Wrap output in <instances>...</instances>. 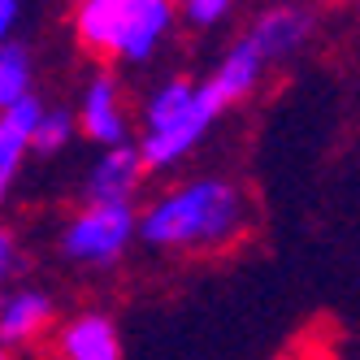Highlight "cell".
Instances as JSON below:
<instances>
[{
    "mask_svg": "<svg viewBox=\"0 0 360 360\" xmlns=\"http://www.w3.org/2000/svg\"><path fill=\"white\" fill-rule=\"evenodd\" d=\"M18 22H22V0H0V44L18 39Z\"/></svg>",
    "mask_w": 360,
    "mask_h": 360,
    "instance_id": "16",
    "label": "cell"
},
{
    "mask_svg": "<svg viewBox=\"0 0 360 360\" xmlns=\"http://www.w3.org/2000/svg\"><path fill=\"white\" fill-rule=\"evenodd\" d=\"M265 74H269V65L261 61V53L252 48L248 35H239V39L221 53V61L213 65L209 79H204V87H209V91L217 96V105L230 113L235 105H243V100H248L256 87H261Z\"/></svg>",
    "mask_w": 360,
    "mask_h": 360,
    "instance_id": "11",
    "label": "cell"
},
{
    "mask_svg": "<svg viewBox=\"0 0 360 360\" xmlns=\"http://www.w3.org/2000/svg\"><path fill=\"white\" fill-rule=\"evenodd\" d=\"M22 274H27V243L9 221H0V300L22 282Z\"/></svg>",
    "mask_w": 360,
    "mask_h": 360,
    "instance_id": "14",
    "label": "cell"
},
{
    "mask_svg": "<svg viewBox=\"0 0 360 360\" xmlns=\"http://www.w3.org/2000/svg\"><path fill=\"white\" fill-rule=\"evenodd\" d=\"M35 96V53L22 39L0 44V113Z\"/></svg>",
    "mask_w": 360,
    "mask_h": 360,
    "instance_id": "12",
    "label": "cell"
},
{
    "mask_svg": "<svg viewBox=\"0 0 360 360\" xmlns=\"http://www.w3.org/2000/svg\"><path fill=\"white\" fill-rule=\"evenodd\" d=\"M256 226V204L230 174H191L139 209V243L161 256H221Z\"/></svg>",
    "mask_w": 360,
    "mask_h": 360,
    "instance_id": "1",
    "label": "cell"
},
{
    "mask_svg": "<svg viewBox=\"0 0 360 360\" xmlns=\"http://www.w3.org/2000/svg\"><path fill=\"white\" fill-rule=\"evenodd\" d=\"M39 113H44L39 91L0 113V209L9 204L22 169H27V161H31V131H35Z\"/></svg>",
    "mask_w": 360,
    "mask_h": 360,
    "instance_id": "10",
    "label": "cell"
},
{
    "mask_svg": "<svg viewBox=\"0 0 360 360\" xmlns=\"http://www.w3.org/2000/svg\"><path fill=\"white\" fill-rule=\"evenodd\" d=\"M57 321H61V313H57L53 291L35 287V282H18V287L0 300V347L13 352V356L31 352L53 334Z\"/></svg>",
    "mask_w": 360,
    "mask_h": 360,
    "instance_id": "7",
    "label": "cell"
},
{
    "mask_svg": "<svg viewBox=\"0 0 360 360\" xmlns=\"http://www.w3.org/2000/svg\"><path fill=\"white\" fill-rule=\"evenodd\" d=\"M74 122H79V135L96 148H117L131 143V109H126V96L113 70H96L91 79L83 83L79 109H74Z\"/></svg>",
    "mask_w": 360,
    "mask_h": 360,
    "instance_id": "5",
    "label": "cell"
},
{
    "mask_svg": "<svg viewBox=\"0 0 360 360\" xmlns=\"http://www.w3.org/2000/svg\"><path fill=\"white\" fill-rule=\"evenodd\" d=\"M143 183H148V169L135 139L117 148H100V157L87 165V178H83V204H135Z\"/></svg>",
    "mask_w": 360,
    "mask_h": 360,
    "instance_id": "9",
    "label": "cell"
},
{
    "mask_svg": "<svg viewBox=\"0 0 360 360\" xmlns=\"http://www.w3.org/2000/svg\"><path fill=\"white\" fill-rule=\"evenodd\" d=\"M74 139H79L74 109H65V105H44L35 131H31V157H61Z\"/></svg>",
    "mask_w": 360,
    "mask_h": 360,
    "instance_id": "13",
    "label": "cell"
},
{
    "mask_svg": "<svg viewBox=\"0 0 360 360\" xmlns=\"http://www.w3.org/2000/svg\"><path fill=\"white\" fill-rule=\"evenodd\" d=\"M0 360H18V356H13V352H5V347H0Z\"/></svg>",
    "mask_w": 360,
    "mask_h": 360,
    "instance_id": "17",
    "label": "cell"
},
{
    "mask_svg": "<svg viewBox=\"0 0 360 360\" xmlns=\"http://www.w3.org/2000/svg\"><path fill=\"white\" fill-rule=\"evenodd\" d=\"M70 31L87 57L105 70L113 65H148L178 31L174 0H79Z\"/></svg>",
    "mask_w": 360,
    "mask_h": 360,
    "instance_id": "2",
    "label": "cell"
},
{
    "mask_svg": "<svg viewBox=\"0 0 360 360\" xmlns=\"http://www.w3.org/2000/svg\"><path fill=\"white\" fill-rule=\"evenodd\" d=\"M53 360H122V326L105 308H79L48 334Z\"/></svg>",
    "mask_w": 360,
    "mask_h": 360,
    "instance_id": "8",
    "label": "cell"
},
{
    "mask_svg": "<svg viewBox=\"0 0 360 360\" xmlns=\"http://www.w3.org/2000/svg\"><path fill=\"white\" fill-rule=\"evenodd\" d=\"M313 31H317V13L313 9L300 5V0H278V5H269V9H261L252 18V27L243 35L252 39L256 53H261V61L274 70L282 61L300 57L308 48V39H313Z\"/></svg>",
    "mask_w": 360,
    "mask_h": 360,
    "instance_id": "6",
    "label": "cell"
},
{
    "mask_svg": "<svg viewBox=\"0 0 360 360\" xmlns=\"http://www.w3.org/2000/svg\"><path fill=\"white\" fill-rule=\"evenodd\" d=\"M139 243L135 204H79L57 230V256L70 269L109 274Z\"/></svg>",
    "mask_w": 360,
    "mask_h": 360,
    "instance_id": "4",
    "label": "cell"
},
{
    "mask_svg": "<svg viewBox=\"0 0 360 360\" xmlns=\"http://www.w3.org/2000/svg\"><path fill=\"white\" fill-rule=\"evenodd\" d=\"M221 105L217 96L204 87V79H183V74H169L143 96L139 105V135L135 148L143 157L148 174H169L178 169L191 152L209 139V131L221 122Z\"/></svg>",
    "mask_w": 360,
    "mask_h": 360,
    "instance_id": "3",
    "label": "cell"
},
{
    "mask_svg": "<svg viewBox=\"0 0 360 360\" xmlns=\"http://www.w3.org/2000/svg\"><path fill=\"white\" fill-rule=\"evenodd\" d=\"M174 5H178V22H187L191 31H217L235 13L239 0H174Z\"/></svg>",
    "mask_w": 360,
    "mask_h": 360,
    "instance_id": "15",
    "label": "cell"
}]
</instances>
